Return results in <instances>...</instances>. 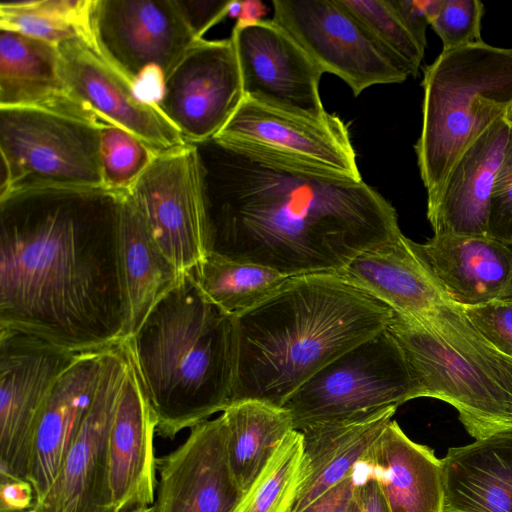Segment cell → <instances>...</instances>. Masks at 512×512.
<instances>
[{
	"mask_svg": "<svg viewBox=\"0 0 512 512\" xmlns=\"http://www.w3.org/2000/svg\"><path fill=\"white\" fill-rule=\"evenodd\" d=\"M193 145L206 255L286 277L338 272L402 234L395 208L362 178L233 139Z\"/></svg>",
	"mask_w": 512,
	"mask_h": 512,
	"instance_id": "obj_1",
	"label": "cell"
},
{
	"mask_svg": "<svg viewBox=\"0 0 512 512\" xmlns=\"http://www.w3.org/2000/svg\"><path fill=\"white\" fill-rule=\"evenodd\" d=\"M124 194L45 187L0 197V328L75 353L126 340Z\"/></svg>",
	"mask_w": 512,
	"mask_h": 512,
	"instance_id": "obj_2",
	"label": "cell"
},
{
	"mask_svg": "<svg viewBox=\"0 0 512 512\" xmlns=\"http://www.w3.org/2000/svg\"><path fill=\"white\" fill-rule=\"evenodd\" d=\"M393 314L336 272L288 277L263 302L233 318L231 403L283 407L319 370L385 330Z\"/></svg>",
	"mask_w": 512,
	"mask_h": 512,
	"instance_id": "obj_3",
	"label": "cell"
},
{
	"mask_svg": "<svg viewBox=\"0 0 512 512\" xmlns=\"http://www.w3.org/2000/svg\"><path fill=\"white\" fill-rule=\"evenodd\" d=\"M123 346L168 439L231 403L234 321L185 272Z\"/></svg>",
	"mask_w": 512,
	"mask_h": 512,
	"instance_id": "obj_4",
	"label": "cell"
},
{
	"mask_svg": "<svg viewBox=\"0 0 512 512\" xmlns=\"http://www.w3.org/2000/svg\"><path fill=\"white\" fill-rule=\"evenodd\" d=\"M399 345L419 397L453 406L475 439L512 430V357L500 351L448 300L419 317L393 314Z\"/></svg>",
	"mask_w": 512,
	"mask_h": 512,
	"instance_id": "obj_5",
	"label": "cell"
},
{
	"mask_svg": "<svg viewBox=\"0 0 512 512\" xmlns=\"http://www.w3.org/2000/svg\"><path fill=\"white\" fill-rule=\"evenodd\" d=\"M422 128L414 146L427 203L464 150L512 111V48L484 41L442 51L423 68Z\"/></svg>",
	"mask_w": 512,
	"mask_h": 512,
	"instance_id": "obj_6",
	"label": "cell"
},
{
	"mask_svg": "<svg viewBox=\"0 0 512 512\" xmlns=\"http://www.w3.org/2000/svg\"><path fill=\"white\" fill-rule=\"evenodd\" d=\"M102 128L41 108H0V197L32 188H105Z\"/></svg>",
	"mask_w": 512,
	"mask_h": 512,
	"instance_id": "obj_7",
	"label": "cell"
},
{
	"mask_svg": "<svg viewBox=\"0 0 512 512\" xmlns=\"http://www.w3.org/2000/svg\"><path fill=\"white\" fill-rule=\"evenodd\" d=\"M419 398L407 361L387 328L319 370L284 403L295 430L356 419Z\"/></svg>",
	"mask_w": 512,
	"mask_h": 512,
	"instance_id": "obj_8",
	"label": "cell"
},
{
	"mask_svg": "<svg viewBox=\"0 0 512 512\" xmlns=\"http://www.w3.org/2000/svg\"><path fill=\"white\" fill-rule=\"evenodd\" d=\"M272 20L325 73L342 79L358 96L376 84L402 83L404 66L339 0H274Z\"/></svg>",
	"mask_w": 512,
	"mask_h": 512,
	"instance_id": "obj_9",
	"label": "cell"
},
{
	"mask_svg": "<svg viewBox=\"0 0 512 512\" xmlns=\"http://www.w3.org/2000/svg\"><path fill=\"white\" fill-rule=\"evenodd\" d=\"M79 354L33 334L0 328V475L28 481L43 405Z\"/></svg>",
	"mask_w": 512,
	"mask_h": 512,
	"instance_id": "obj_10",
	"label": "cell"
},
{
	"mask_svg": "<svg viewBox=\"0 0 512 512\" xmlns=\"http://www.w3.org/2000/svg\"><path fill=\"white\" fill-rule=\"evenodd\" d=\"M92 47L133 84L150 68L166 78L197 36L180 0H92Z\"/></svg>",
	"mask_w": 512,
	"mask_h": 512,
	"instance_id": "obj_11",
	"label": "cell"
},
{
	"mask_svg": "<svg viewBox=\"0 0 512 512\" xmlns=\"http://www.w3.org/2000/svg\"><path fill=\"white\" fill-rule=\"evenodd\" d=\"M125 194L181 272L206 256L201 175L193 144L157 155Z\"/></svg>",
	"mask_w": 512,
	"mask_h": 512,
	"instance_id": "obj_12",
	"label": "cell"
},
{
	"mask_svg": "<svg viewBox=\"0 0 512 512\" xmlns=\"http://www.w3.org/2000/svg\"><path fill=\"white\" fill-rule=\"evenodd\" d=\"M244 98L231 37L202 38L165 78L157 107L187 143L196 144L216 137Z\"/></svg>",
	"mask_w": 512,
	"mask_h": 512,
	"instance_id": "obj_13",
	"label": "cell"
},
{
	"mask_svg": "<svg viewBox=\"0 0 512 512\" xmlns=\"http://www.w3.org/2000/svg\"><path fill=\"white\" fill-rule=\"evenodd\" d=\"M127 364L122 344L106 351L91 408L52 486L31 512H112L108 436Z\"/></svg>",
	"mask_w": 512,
	"mask_h": 512,
	"instance_id": "obj_14",
	"label": "cell"
},
{
	"mask_svg": "<svg viewBox=\"0 0 512 512\" xmlns=\"http://www.w3.org/2000/svg\"><path fill=\"white\" fill-rule=\"evenodd\" d=\"M231 39L245 97L315 118L329 114L319 93L323 70L272 19L236 22Z\"/></svg>",
	"mask_w": 512,
	"mask_h": 512,
	"instance_id": "obj_15",
	"label": "cell"
},
{
	"mask_svg": "<svg viewBox=\"0 0 512 512\" xmlns=\"http://www.w3.org/2000/svg\"><path fill=\"white\" fill-rule=\"evenodd\" d=\"M64 83L75 101L105 125L122 128L157 155L187 144L181 133L103 56L76 36L58 45Z\"/></svg>",
	"mask_w": 512,
	"mask_h": 512,
	"instance_id": "obj_16",
	"label": "cell"
},
{
	"mask_svg": "<svg viewBox=\"0 0 512 512\" xmlns=\"http://www.w3.org/2000/svg\"><path fill=\"white\" fill-rule=\"evenodd\" d=\"M190 429L184 443L157 459L153 512H232L244 492L229 465L222 415Z\"/></svg>",
	"mask_w": 512,
	"mask_h": 512,
	"instance_id": "obj_17",
	"label": "cell"
},
{
	"mask_svg": "<svg viewBox=\"0 0 512 512\" xmlns=\"http://www.w3.org/2000/svg\"><path fill=\"white\" fill-rule=\"evenodd\" d=\"M216 137L256 144L353 178H362L349 130L335 114L315 118L245 97Z\"/></svg>",
	"mask_w": 512,
	"mask_h": 512,
	"instance_id": "obj_18",
	"label": "cell"
},
{
	"mask_svg": "<svg viewBox=\"0 0 512 512\" xmlns=\"http://www.w3.org/2000/svg\"><path fill=\"white\" fill-rule=\"evenodd\" d=\"M512 144V111L495 120L459 156L427 219L434 235H487L492 188Z\"/></svg>",
	"mask_w": 512,
	"mask_h": 512,
	"instance_id": "obj_19",
	"label": "cell"
},
{
	"mask_svg": "<svg viewBox=\"0 0 512 512\" xmlns=\"http://www.w3.org/2000/svg\"><path fill=\"white\" fill-rule=\"evenodd\" d=\"M126 355L127 370L108 436L112 512L151 506L155 500L157 420L127 352Z\"/></svg>",
	"mask_w": 512,
	"mask_h": 512,
	"instance_id": "obj_20",
	"label": "cell"
},
{
	"mask_svg": "<svg viewBox=\"0 0 512 512\" xmlns=\"http://www.w3.org/2000/svg\"><path fill=\"white\" fill-rule=\"evenodd\" d=\"M410 245L444 295L460 306L512 299V244L488 235H434Z\"/></svg>",
	"mask_w": 512,
	"mask_h": 512,
	"instance_id": "obj_21",
	"label": "cell"
},
{
	"mask_svg": "<svg viewBox=\"0 0 512 512\" xmlns=\"http://www.w3.org/2000/svg\"><path fill=\"white\" fill-rule=\"evenodd\" d=\"M107 350L80 353L46 398L35 432L28 475L35 504L43 500L52 486L91 408Z\"/></svg>",
	"mask_w": 512,
	"mask_h": 512,
	"instance_id": "obj_22",
	"label": "cell"
},
{
	"mask_svg": "<svg viewBox=\"0 0 512 512\" xmlns=\"http://www.w3.org/2000/svg\"><path fill=\"white\" fill-rule=\"evenodd\" d=\"M359 465L376 478L389 512H444L441 459L391 420Z\"/></svg>",
	"mask_w": 512,
	"mask_h": 512,
	"instance_id": "obj_23",
	"label": "cell"
},
{
	"mask_svg": "<svg viewBox=\"0 0 512 512\" xmlns=\"http://www.w3.org/2000/svg\"><path fill=\"white\" fill-rule=\"evenodd\" d=\"M336 273L402 316L425 315L449 300L403 234L360 253Z\"/></svg>",
	"mask_w": 512,
	"mask_h": 512,
	"instance_id": "obj_24",
	"label": "cell"
},
{
	"mask_svg": "<svg viewBox=\"0 0 512 512\" xmlns=\"http://www.w3.org/2000/svg\"><path fill=\"white\" fill-rule=\"evenodd\" d=\"M4 107L41 108L108 126L70 95L57 45L0 29V108Z\"/></svg>",
	"mask_w": 512,
	"mask_h": 512,
	"instance_id": "obj_25",
	"label": "cell"
},
{
	"mask_svg": "<svg viewBox=\"0 0 512 512\" xmlns=\"http://www.w3.org/2000/svg\"><path fill=\"white\" fill-rule=\"evenodd\" d=\"M441 461L444 512H512V430L452 447Z\"/></svg>",
	"mask_w": 512,
	"mask_h": 512,
	"instance_id": "obj_26",
	"label": "cell"
},
{
	"mask_svg": "<svg viewBox=\"0 0 512 512\" xmlns=\"http://www.w3.org/2000/svg\"><path fill=\"white\" fill-rule=\"evenodd\" d=\"M397 408L366 418L327 423L301 430L307 476L292 512H300L356 472Z\"/></svg>",
	"mask_w": 512,
	"mask_h": 512,
	"instance_id": "obj_27",
	"label": "cell"
},
{
	"mask_svg": "<svg viewBox=\"0 0 512 512\" xmlns=\"http://www.w3.org/2000/svg\"><path fill=\"white\" fill-rule=\"evenodd\" d=\"M119 260L126 304L127 339L185 272H181L162 252L126 194L120 215Z\"/></svg>",
	"mask_w": 512,
	"mask_h": 512,
	"instance_id": "obj_28",
	"label": "cell"
},
{
	"mask_svg": "<svg viewBox=\"0 0 512 512\" xmlns=\"http://www.w3.org/2000/svg\"><path fill=\"white\" fill-rule=\"evenodd\" d=\"M232 474L245 493L266 468L287 435L295 430L283 407L246 400L222 411Z\"/></svg>",
	"mask_w": 512,
	"mask_h": 512,
	"instance_id": "obj_29",
	"label": "cell"
},
{
	"mask_svg": "<svg viewBox=\"0 0 512 512\" xmlns=\"http://www.w3.org/2000/svg\"><path fill=\"white\" fill-rule=\"evenodd\" d=\"M205 297L235 318L272 295L288 278L257 264L206 255L188 271Z\"/></svg>",
	"mask_w": 512,
	"mask_h": 512,
	"instance_id": "obj_30",
	"label": "cell"
},
{
	"mask_svg": "<svg viewBox=\"0 0 512 512\" xmlns=\"http://www.w3.org/2000/svg\"><path fill=\"white\" fill-rule=\"evenodd\" d=\"M92 0L1 2L0 29L59 45L89 27Z\"/></svg>",
	"mask_w": 512,
	"mask_h": 512,
	"instance_id": "obj_31",
	"label": "cell"
},
{
	"mask_svg": "<svg viewBox=\"0 0 512 512\" xmlns=\"http://www.w3.org/2000/svg\"><path fill=\"white\" fill-rule=\"evenodd\" d=\"M306 476L302 434L293 430L232 512H292Z\"/></svg>",
	"mask_w": 512,
	"mask_h": 512,
	"instance_id": "obj_32",
	"label": "cell"
},
{
	"mask_svg": "<svg viewBox=\"0 0 512 512\" xmlns=\"http://www.w3.org/2000/svg\"><path fill=\"white\" fill-rule=\"evenodd\" d=\"M404 66L417 77L424 52L405 27L390 0H339Z\"/></svg>",
	"mask_w": 512,
	"mask_h": 512,
	"instance_id": "obj_33",
	"label": "cell"
},
{
	"mask_svg": "<svg viewBox=\"0 0 512 512\" xmlns=\"http://www.w3.org/2000/svg\"><path fill=\"white\" fill-rule=\"evenodd\" d=\"M157 156L128 131L108 125L101 129L100 158L104 186L126 193Z\"/></svg>",
	"mask_w": 512,
	"mask_h": 512,
	"instance_id": "obj_34",
	"label": "cell"
},
{
	"mask_svg": "<svg viewBox=\"0 0 512 512\" xmlns=\"http://www.w3.org/2000/svg\"><path fill=\"white\" fill-rule=\"evenodd\" d=\"M484 11V4L479 0H444L430 24L442 40L443 51L483 41L481 20Z\"/></svg>",
	"mask_w": 512,
	"mask_h": 512,
	"instance_id": "obj_35",
	"label": "cell"
},
{
	"mask_svg": "<svg viewBox=\"0 0 512 512\" xmlns=\"http://www.w3.org/2000/svg\"><path fill=\"white\" fill-rule=\"evenodd\" d=\"M462 309L485 338L512 357V299L462 306Z\"/></svg>",
	"mask_w": 512,
	"mask_h": 512,
	"instance_id": "obj_36",
	"label": "cell"
},
{
	"mask_svg": "<svg viewBox=\"0 0 512 512\" xmlns=\"http://www.w3.org/2000/svg\"><path fill=\"white\" fill-rule=\"evenodd\" d=\"M487 235L512 244V144L490 195Z\"/></svg>",
	"mask_w": 512,
	"mask_h": 512,
	"instance_id": "obj_37",
	"label": "cell"
},
{
	"mask_svg": "<svg viewBox=\"0 0 512 512\" xmlns=\"http://www.w3.org/2000/svg\"><path fill=\"white\" fill-rule=\"evenodd\" d=\"M187 20L198 39L229 14L231 1L180 0Z\"/></svg>",
	"mask_w": 512,
	"mask_h": 512,
	"instance_id": "obj_38",
	"label": "cell"
},
{
	"mask_svg": "<svg viewBox=\"0 0 512 512\" xmlns=\"http://www.w3.org/2000/svg\"><path fill=\"white\" fill-rule=\"evenodd\" d=\"M397 15L415 38L420 47L427 46L426 30L429 19L426 12L425 0H390Z\"/></svg>",
	"mask_w": 512,
	"mask_h": 512,
	"instance_id": "obj_39",
	"label": "cell"
},
{
	"mask_svg": "<svg viewBox=\"0 0 512 512\" xmlns=\"http://www.w3.org/2000/svg\"><path fill=\"white\" fill-rule=\"evenodd\" d=\"M0 510H31L35 505V494L29 481L0 476Z\"/></svg>",
	"mask_w": 512,
	"mask_h": 512,
	"instance_id": "obj_40",
	"label": "cell"
},
{
	"mask_svg": "<svg viewBox=\"0 0 512 512\" xmlns=\"http://www.w3.org/2000/svg\"><path fill=\"white\" fill-rule=\"evenodd\" d=\"M356 484L354 473L300 512H346L354 497Z\"/></svg>",
	"mask_w": 512,
	"mask_h": 512,
	"instance_id": "obj_41",
	"label": "cell"
},
{
	"mask_svg": "<svg viewBox=\"0 0 512 512\" xmlns=\"http://www.w3.org/2000/svg\"><path fill=\"white\" fill-rule=\"evenodd\" d=\"M355 497L360 512H389L376 478L369 473L362 482L357 481Z\"/></svg>",
	"mask_w": 512,
	"mask_h": 512,
	"instance_id": "obj_42",
	"label": "cell"
},
{
	"mask_svg": "<svg viewBox=\"0 0 512 512\" xmlns=\"http://www.w3.org/2000/svg\"><path fill=\"white\" fill-rule=\"evenodd\" d=\"M265 7L259 1H242V8L237 22L261 20Z\"/></svg>",
	"mask_w": 512,
	"mask_h": 512,
	"instance_id": "obj_43",
	"label": "cell"
},
{
	"mask_svg": "<svg viewBox=\"0 0 512 512\" xmlns=\"http://www.w3.org/2000/svg\"><path fill=\"white\" fill-rule=\"evenodd\" d=\"M346 512H360V507H359L358 501L355 497V491H354V497H353L350 505L348 506Z\"/></svg>",
	"mask_w": 512,
	"mask_h": 512,
	"instance_id": "obj_44",
	"label": "cell"
},
{
	"mask_svg": "<svg viewBox=\"0 0 512 512\" xmlns=\"http://www.w3.org/2000/svg\"><path fill=\"white\" fill-rule=\"evenodd\" d=\"M126 512H153V506L151 505V506L136 507V508H133Z\"/></svg>",
	"mask_w": 512,
	"mask_h": 512,
	"instance_id": "obj_45",
	"label": "cell"
},
{
	"mask_svg": "<svg viewBox=\"0 0 512 512\" xmlns=\"http://www.w3.org/2000/svg\"><path fill=\"white\" fill-rule=\"evenodd\" d=\"M0 512H31V510H23V511L0 510Z\"/></svg>",
	"mask_w": 512,
	"mask_h": 512,
	"instance_id": "obj_46",
	"label": "cell"
}]
</instances>
